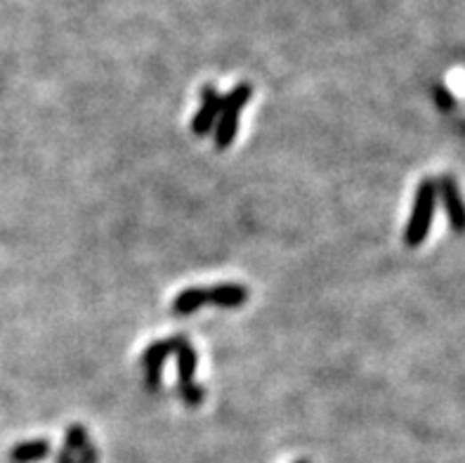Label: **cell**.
<instances>
[{"instance_id":"1","label":"cell","mask_w":465,"mask_h":463,"mask_svg":"<svg viewBox=\"0 0 465 463\" xmlns=\"http://www.w3.org/2000/svg\"><path fill=\"white\" fill-rule=\"evenodd\" d=\"M435 206H437V180H423L418 185L409 222L404 229V242L409 249H418L425 242L435 218Z\"/></svg>"},{"instance_id":"2","label":"cell","mask_w":465,"mask_h":463,"mask_svg":"<svg viewBox=\"0 0 465 463\" xmlns=\"http://www.w3.org/2000/svg\"><path fill=\"white\" fill-rule=\"evenodd\" d=\"M182 333L178 336H168L164 340H156V343H151L142 355V367H144V380H147V387L149 390H158L161 387V371H164L165 360L175 353V347H178V340Z\"/></svg>"},{"instance_id":"3","label":"cell","mask_w":465,"mask_h":463,"mask_svg":"<svg viewBox=\"0 0 465 463\" xmlns=\"http://www.w3.org/2000/svg\"><path fill=\"white\" fill-rule=\"evenodd\" d=\"M437 194L442 196V204H445L446 218H449V225H452L453 232L463 235L465 232V201L461 196L459 182L449 178V175H442L437 180Z\"/></svg>"},{"instance_id":"4","label":"cell","mask_w":465,"mask_h":463,"mask_svg":"<svg viewBox=\"0 0 465 463\" xmlns=\"http://www.w3.org/2000/svg\"><path fill=\"white\" fill-rule=\"evenodd\" d=\"M220 102H222V95H220L215 85H204L201 88V107L196 111V116L192 118V132L196 138L211 135V131L215 128V121L220 116Z\"/></svg>"},{"instance_id":"5","label":"cell","mask_w":465,"mask_h":463,"mask_svg":"<svg viewBox=\"0 0 465 463\" xmlns=\"http://www.w3.org/2000/svg\"><path fill=\"white\" fill-rule=\"evenodd\" d=\"M205 291H208V303L225 307V310L241 307L251 296V291L246 286H241V283H215V286Z\"/></svg>"},{"instance_id":"6","label":"cell","mask_w":465,"mask_h":463,"mask_svg":"<svg viewBox=\"0 0 465 463\" xmlns=\"http://www.w3.org/2000/svg\"><path fill=\"white\" fill-rule=\"evenodd\" d=\"M175 362H178V386H189L194 383V376H196V364H199V357H196V350L189 343L187 336H180L178 347H175Z\"/></svg>"},{"instance_id":"7","label":"cell","mask_w":465,"mask_h":463,"mask_svg":"<svg viewBox=\"0 0 465 463\" xmlns=\"http://www.w3.org/2000/svg\"><path fill=\"white\" fill-rule=\"evenodd\" d=\"M204 305H208V291H205V286H189V289L180 291L178 298L172 300V312L180 315V317H187V315L201 310Z\"/></svg>"},{"instance_id":"8","label":"cell","mask_w":465,"mask_h":463,"mask_svg":"<svg viewBox=\"0 0 465 463\" xmlns=\"http://www.w3.org/2000/svg\"><path fill=\"white\" fill-rule=\"evenodd\" d=\"M50 443L48 440H28V443L14 444L10 451V461L12 463H36L50 457Z\"/></svg>"},{"instance_id":"9","label":"cell","mask_w":465,"mask_h":463,"mask_svg":"<svg viewBox=\"0 0 465 463\" xmlns=\"http://www.w3.org/2000/svg\"><path fill=\"white\" fill-rule=\"evenodd\" d=\"M239 131V114H220L212 128V142L218 149H227L237 140Z\"/></svg>"},{"instance_id":"10","label":"cell","mask_w":465,"mask_h":463,"mask_svg":"<svg viewBox=\"0 0 465 463\" xmlns=\"http://www.w3.org/2000/svg\"><path fill=\"white\" fill-rule=\"evenodd\" d=\"M253 97V85L251 84H239L237 88L227 92L220 102V114H241V109L251 102Z\"/></svg>"},{"instance_id":"11","label":"cell","mask_w":465,"mask_h":463,"mask_svg":"<svg viewBox=\"0 0 465 463\" xmlns=\"http://www.w3.org/2000/svg\"><path fill=\"white\" fill-rule=\"evenodd\" d=\"M85 444H90L85 428H83V426H71V428L67 430V443H64V450L76 457V454H78Z\"/></svg>"},{"instance_id":"12","label":"cell","mask_w":465,"mask_h":463,"mask_svg":"<svg viewBox=\"0 0 465 463\" xmlns=\"http://www.w3.org/2000/svg\"><path fill=\"white\" fill-rule=\"evenodd\" d=\"M178 395L182 397V402H185L187 407H196V404L204 402L205 390L196 383V380H194V383H189V386H178Z\"/></svg>"},{"instance_id":"13","label":"cell","mask_w":465,"mask_h":463,"mask_svg":"<svg viewBox=\"0 0 465 463\" xmlns=\"http://www.w3.org/2000/svg\"><path fill=\"white\" fill-rule=\"evenodd\" d=\"M100 461V454L92 444H85L78 454H76V463H97Z\"/></svg>"},{"instance_id":"14","label":"cell","mask_w":465,"mask_h":463,"mask_svg":"<svg viewBox=\"0 0 465 463\" xmlns=\"http://www.w3.org/2000/svg\"><path fill=\"white\" fill-rule=\"evenodd\" d=\"M57 463H76V459H74V454H68V451L64 450V451H60V457H57Z\"/></svg>"},{"instance_id":"15","label":"cell","mask_w":465,"mask_h":463,"mask_svg":"<svg viewBox=\"0 0 465 463\" xmlns=\"http://www.w3.org/2000/svg\"><path fill=\"white\" fill-rule=\"evenodd\" d=\"M295 463H309V461H295Z\"/></svg>"}]
</instances>
